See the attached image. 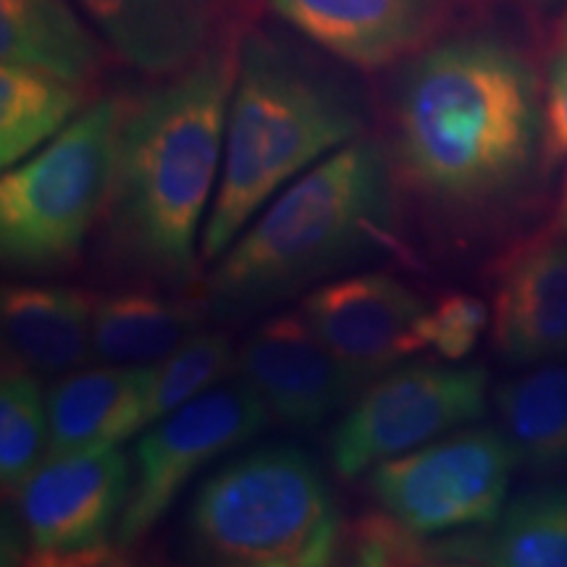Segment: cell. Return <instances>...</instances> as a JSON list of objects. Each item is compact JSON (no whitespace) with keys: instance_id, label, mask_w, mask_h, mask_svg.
Masks as SVG:
<instances>
[{"instance_id":"11","label":"cell","mask_w":567,"mask_h":567,"mask_svg":"<svg viewBox=\"0 0 567 567\" xmlns=\"http://www.w3.org/2000/svg\"><path fill=\"white\" fill-rule=\"evenodd\" d=\"M425 305L396 276L368 271L329 281L302 297L300 313L358 381L423 350Z\"/></svg>"},{"instance_id":"24","label":"cell","mask_w":567,"mask_h":567,"mask_svg":"<svg viewBox=\"0 0 567 567\" xmlns=\"http://www.w3.org/2000/svg\"><path fill=\"white\" fill-rule=\"evenodd\" d=\"M231 339L221 331H197L172 354L151 365V400H147L145 429L163 415L174 413L195 396L218 386L234 368ZM142 429V431H145Z\"/></svg>"},{"instance_id":"3","label":"cell","mask_w":567,"mask_h":567,"mask_svg":"<svg viewBox=\"0 0 567 567\" xmlns=\"http://www.w3.org/2000/svg\"><path fill=\"white\" fill-rule=\"evenodd\" d=\"M396 179L381 142L358 137L297 176L218 255L203 300L247 318L396 243Z\"/></svg>"},{"instance_id":"23","label":"cell","mask_w":567,"mask_h":567,"mask_svg":"<svg viewBox=\"0 0 567 567\" xmlns=\"http://www.w3.org/2000/svg\"><path fill=\"white\" fill-rule=\"evenodd\" d=\"M48 452V400L30 371L6 368L0 384V484L3 494L32 476Z\"/></svg>"},{"instance_id":"6","label":"cell","mask_w":567,"mask_h":567,"mask_svg":"<svg viewBox=\"0 0 567 567\" xmlns=\"http://www.w3.org/2000/svg\"><path fill=\"white\" fill-rule=\"evenodd\" d=\"M124 97L76 113L0 179V255L17 271H53L87 243L109 200Z\"/></svg>"},{"instance_id":"18","label":"cell","mask_w":567,"mask_h":567,"mask_svg":"<svg viewBox=\"0 0 567 567\" xmlns=\"http://www.w3.org/2000/svg\"><path fill=\"white\" fill-rule=\"evenodd\" d=\"M0 61L87 87L105 53L69 0H0Z\"/></svg>"},{"instance_id":"27","label":"cell","mask_w":567,"mask_h":567,"mask_svg":"<svg viewBox=\"0 0 567 567\" xmlns=\"http://www.w3.org/2000/svg\"><path fill=\"white\" fill-rule=\"evenodd\" d=\"M567 158V32L549 66L544 90V166Z\"/></svg>"},{"instance_id":"9","label":"cell","mask_w":567,"mask_h":567,"mask_svg":"<svg viewBox=\"0 0 567 567\" xmlns=\"http://www.w3.org/2000/svg\"><path fill=\"white\" fill-rule=\"evenodd\" d=\"M268 408L247 381L218 384L140 431L130 499L113 544L130 549L172 509L187 481L210 460L245 444L268 423Z\"/></svg>"},{"instance_id":"5","label":"cell","mask_w":567,"mask_h":567,"mask_svg":"<svg viewBox=\"0 0 567 567\" xmlns=\"http://www.w3.org/2000/svg\"><path fill=\"white\" fill-rule=\"evenodd\" d=\"M187 528L200 555L234 567H323L342 544L334 496L295 446H264L205 478Z\"/></svg>"},{"instance_id":"22","label":"cell","mask_w":567,"mask_h":567,"mask_svg":"<svg viewBox=\"0 0 567 567\" xmlns=\"http://www.w3.org/2000/svg\"><path fill=\"white\" fill-rule=\"evenodd\" d=\"M84 101V87L48 71L0 69V166L11 168L51 142Z\"/></svg>"},{"instance_id":"10","label":"cell","mask_w":567,"mask_h":567,"mask_svg":"<svg viewBox=\"0 0 567 567\" xmlns=\"http://www.w3.org/2000/svg\"><path fill=\"white\" fill-rule=\"evenodd\" d=\"M130 488V457L118 446L45 457L13 494L21 534L34 555L51 563L109 555Z\"/></svg>"},{"instance_id":"26","label":"cell","mask_w":567,"mask_h":567,"mask_svg":"<svg viewBox=\"0 0 567 567\" xmlns=\"http://www.w3.org/2000/svg\"><path fill=\"white\" fill-rule=\"evenodd\" d=\"M354 563L360 565H425L434 563L423 536L392 515H368L350 536Z\"/></svg>"},{"instance_id":"17","label":"cell","mask_w":567,"mask_h":567,"mask_svg":"<svg viewBox=\"0 0 567 567\" xmlns=\"http://www.w3.org/2000/svg\"><path fill=\"white\" fill-rule=\"evenodd\" d=\"M95 300L74 287H6L0 297L6 368L55 375L82 365L92 358Z\"/></svg>"},{"instance_id":"21","label":"cell","mask_w":567,"mask_h":567,"mask_svg":"<svg viewBox=\"0 0 567 567\" xmlns=\"http://www.w3.org/2000/svg\"><path fill=\"white\" fill-rule=\"evenodd\" d=\"M502 431L520 463L538 471L567 465V365H542L494 394Z\"/></svg>"},{"instance_id":"16","label":"cell","mask_w":567,"mask_h":567,"mask_svg":"<svg viewBox=\"0 0 567 567\" xmlns=\"http://www.w3.org/2000/svg\"><path fill=\"white\" fill-rule=\"evenodd\" d=\"M105 45L132 69L168 76L218 40L221 0H76Z\"/></svg>"},{"instance_id":"14","label":"cell","mask_w":567,"mask_h":567,"mask_svg":"<svg viewBox=\"0 0 567 567\" xmlns=\"http://www.w3.org/2000/svg\"><path fill=\"white\" fill-rule=\"evenodd\" d=\"M494 342L517 365L567 358L565 234H551L507 266L494 300Z\"/></svg>"},{"instance_id":"7","label":"cell","mask_w":567,"mask_h":567,"mask_svg":"<svg viewBox=\"0 0 567 567\" xmlns=\"http://www.w3.org/2000/svg\"><path fill=\"white\" fill-rule=\"evenodd\" d=\"M517 463L505 431L471 429L384 460L371 488L384 513L415 534H450L502 515Z\"/></svg>"},{"instance_id":"19","label":"cell","mask_w":567,"mask_h":567,"mask_svg":"<svg viewBox=\"0 0 567 567\" xmlns=\"http://www.w3.org/2000/svg\"><path fill=\"white\" fill-rule=\"evenodd\" d=\"M205 300H168L151 292H113L95 300L92 358L105 365H155L200 331Z\"/></svg>"},{"instance_id":"20","label":"cell","mask_w":567,"mask_h":567,"mask_svg":"<svg viewBox=\"0 0 567 567\" xmlns=\"http://www.w3.org/2000/svg\"><path fill=\"white\" fill-rule=\"evenodd\" d=\"M486 534L444 538L431 547L434 563L492 567H567V492H538L517 499Z\"/></svg>"},{"instance_id":"13","label":"cell","mask_w":567,"mask_h":567,"mask_svg":"<svg viewBox=\"0 0 567 567\" xmlns=\"http://www.w3.org/2000/svg\"><path fill=\"white\" fill-rule=\"evenodd\" d=\"M276 17L326 53L375 71L425 51L450 0H268Z\"/></svg>"},{"instance_id":"25","label":"cell","mask_w":567,"mask_h":567,"mask_svg":"<svg viewBox=\"0 0 567 567\" xmlns=\"http://www.w3.org/2000/svg\"><path fill=\"white\" fill-rule=\"evenodd\" d=\"M488 323V308L473 295L452 292L425 310L421 331L425 347H434L444 360H463Z\"/></svg>"},{"instance_id":"1","label":"cell","mask_w":567,"mask_h":567,"mask_svg":"<svg viewBox=\"0 0 567 567\" xmlns=\"http://www.w3.org/2000/svg\"><path fill=\"white\" fill-rule=\"evenodd\" d=\"M394 179L425 210L471 216L544 163V103L528 63L488 38L425 48L396 82Z\"/></svg>"},{"instance_id":"28","label":"cell","mask_w":567,"mask_h":567,"mask_svg":"<svg viewBox=\"0 0 567 567\" xmlns=\"http://www.w3.org/2000/svg\"><path fill=\"white\" fill-rule=\"evenodd\" d=\"M551 234H565L567 237V172H565L563 189H559V203H557L555 221H551Z\"/></svg>"},{"instance_id":"15","label":"cell","mask_w":567,"mask_h":567,"mask_svg":"<svg viewBox=\"0 0 567 567\" xmlns=\"http://www.w3.org/2000/svg\"><path fill=\"white\" fill-rule=\"evenodd\" d=\"M151 365L71 371L48 392V455L111 450L145 429Z\"/></svg>"},{"instance_id":"8","label":"cell","mask_w":567,"mask_h":567,"mask_svg":"<svg viewBox=\"0 0 567 567\" xmlns=\"http://www.w3.org/2000/svg\"><path fill=\"white\" fill-rule=\"evenodd\" d=\"M488 375L476 365L410 363L381 375L358 396L329 439L331 467L358 478L384 460L476 421L486 408Z\"/></svg>"},{"instance_id":"4","label":"cell","mask_w":567,"mask_h":567,"mask_svg":"<svg viewBox=\"0 0 567 567\" xmlns=\"http://www.w3.org/2000/svg\"><path fill=\"white\" fill-rule=\"evenodd\" d=\"M363 132V111L342 84L279 40L247 34L239 42L221 176L203 226L205 264L218 260L287 184Z\"/></svg>"},{"instance_id":"12","label":"cell","mask_w":567,"mask_h":567,"mask_svg":"<svg viewBox=\"0 0 567 567\" xmlns=\"http://www.w3.org/2000/svg\"><path fill=\"white\" fill-rule=\"evenodd\" d=\"M234 368L266 402L268 413L305 429L329 421L363 386L302 313H279L260 323L237 350Z\"/></svg>"},{"instance_id":"2","label":"cell","mask_w":567,"mask_h":567,"mask_svg":"<svg viewBox=\"0 0 567 567\" xmlns=\"http://www.w3.org/2000/svg\"><path fill=\"white\" fill-rule=\"evenodd\" d=\"M237 69L239 45L218 38L137 103L126 101L101 218L103 250L122 271L163 287H187L197 276Z\"/></svg>"}]
</instances>
